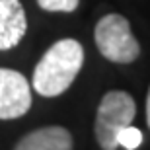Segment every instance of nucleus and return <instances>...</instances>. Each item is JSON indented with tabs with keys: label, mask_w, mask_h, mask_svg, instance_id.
I'll return each mask as SVG.
<instances>
[{
	"label": "nucleus",
	"mask_w": 150,
	"mask_h": 150,
	"mask_svg": "<svg viewBox=\"0 0 150 150\" xmlns=\"http://www.w3.org/2000/svg\"><path fill=\"white\" fill-rule=\"evenodd\" d=\"M84 64V47L76 39H61L43 53L35 64L31 86L45 98L64 94Z\"/></svg>",
	"instance_id": "nucleus-1"
},
{
	"label": "nucleus",
	"mask_w": 150,
	"mask_h": 150,
	"mask_svg": "<svg viewBox=\"0 0 150 150\" xmlns=\"http://www.w3.org/2000/svg\"><path fill=\"white\" fill-rule=\"evenodd\" d=\"M137 115V103L133 96L123 90H111L101 98L98 111H96L94 134L100 148L117 150V134L121 129L134 121Z\"/></svg>",
	"instance_id": "nucleus-2"
},
{
	"label": "nucleus",
	"mask_w": 150,
	"mask_h": 150,
	"mask_svg": "<svg viewBox=\"0 0 150 150\" xmlns=\"http://www.w3.org/2000/svg\"><path fill=\"white\" fill-rule=\"evenodd\" d=\"M94 39L100 55L117 64H129L140 55V45L131 31V23L121 14H105L96 23Z\"/></svg>",
	"instance_id": "nucleus-3"
},
{
	"label": "nucleus",
	"mask_w": 150,
	"mask_h": 150,
	"mask_svg": "<svg viewBox=\"0 0 150 150\" xmlns=\"http://www.w3.org/2000/svg\"><path fill=\"white\" fill-rule=\"evenodd\" d=\"M31 107V86L18 70L0 68V119L10 121L25 115Z\"/></svg>",
	"instance_id": "nucleus-4"
},
{
	"label": "nucleus",
	"mask_w": 150,
	"mask_h": 150,
	"mask_svg": "<svg viewBox=\"0 0 150 150\" xmlns=\"http://www.w3.org/2000/svg\"><path fill=\"white\" fill-rule=\"evenodd\" d=\"M28 31V20L20 0H0V51L14 49Z\"/></svg>",
	"instance_id": "nucleus-5"
},
{
	"label": "nucleus",
	"mask_w": 150,
	"mask_h": 150,
	"mask_svg": "<svg viewBox=\"0 0 150 150\" xmlns=\"http://www.w3.org/2000/svg\"><path fill=\"white\" fill-rule=\"evenodd\" d=\"M14 150H72V134L61 125L39 127L23 134Z\"/></svg>",
	"instance_id": "nucleus-6"
},
{
	"label": "nucleus",
	"mask_w": 150,
	"mask_h": 150,
	"mask_svg": "<svg viewBox=\"0 0 150 150\" xmlns=\"http://www.w3.org/2000/svg\"><path fill=\"white\" fill-rule=\"evenodd\" d=\"M117 144L123 146L125 150H137L142 144V131L133 127V123L127 125V127L121 129L119 134H117Z\"/></svg>",
	"instance_id": "nucleus-7"
},
{
	"label": "nucleus",
	"mask_w": 150,
	"mask_h": 150,
	"mask_svg": "<svg viewBox=\"0 0 150 150\" xmlns=\"http://www.w3.org/2000/svg\"><path fill=\"white\" fill-rule=\"evenodd\" d=\"M37 4L45 12H74L78 0H37Z\"/></svg>",
	"instance_id": "nucleus-8"
},
{
	"label": "nucleus",
	"mask_w": 150,
	"mask_h": 150,
	"mask_svg": "<svg viewBox=\"0 0 150 150\" xmlns=\"http://www.w3.org/2000/svg\"><path fill=\"white\" fill-rule=\"evenodd\" d=\"M146 125L150 129V88H148V96H146Z\"/></svg>",
	"instance_id": "nucleus-9"
}]
</instances>
